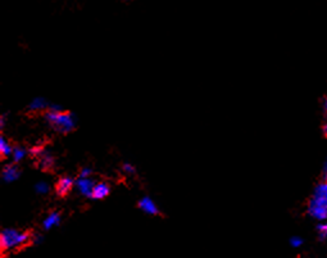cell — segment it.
<instances>
[{"label": "cell", "instance_id": "cell-1", "mask_svg": "<svg viewBox=\"0 0 327 258\" xmlns=\"http://www.w3.org/2000/svg\"><path fill=\"white\" fill-rule=\"evenodd\" d=\"M44 120L52 126L59 134H69L77 126V117L76 115L68 111H61V112H54L49 111L44 112Z\"/></svg>", "mask_w": 327, "mask_h": 258}, {"label": "cell", "instance_id": "cell-2", "mask_svg": "<svg viewBox=\"0 0 327 258\" xmlns=\"http://www.w3.org/2000/svg\"><path fill=\"white\" fill-rule=\"evenodd\" d=\"M32 243V235L28 231H19L17 229H4L0 235V248L1 252L17 251L22 247Z\"/></svg>", "mask_w": 327, "mask_h": 258}, {"label": "cell", "instance_id": "cell-3", "mask_svg": "<svg viewBox=\"0 0 327 258\" xmlns=\"http://www.w3.org/2000/svg\"><path fill=\"white\" fill-rule=\"evenodd\" d=\"M308 213L316 220H327V181L318 184L308 204Z\"/></svg>", "mask_w": 327, "mask_h": 258}, {"label": "cell", "instance_id": "cell-4", "mask_svg": "<svg viewBox=\"0 0 327 258\" xmlns=\"http://www.w3.org/2000/svg\"><path fill=\"white\" fill-rule=\"evenodd\" d=\"M73 187H76V180L71 176H62V178H59L58 181L56 183V193L57 195L61 196V198H65L67 196L68 194L71 193V190L73 189Z\"/></svg>", "mask_w": 327, "mask_h": 258}, {"label": "cell", "instance_id": "cell-5", "mask_svg": "<svg viewBox=\"0 0 327 258\" xmlns=\"http://www.w3.org/2000/svg\"><path fill=\"white\" fill-rule=\"evenodd\" d=\"M137 207H139L144 213H146V215H151V216L161 215V211L158 208V205L155 204L154 200H153L149 195L142 196L141 199H139Z\"/></svg>", "mask_w": 327, "mask_h": 258}, {"label": "cell", "instance_id": "cell-6", "mask_svg": "<svg viewBox=\"0 0 327 258\" xmlns=\"http://www.w3.org/2000/svg\"><path fill=\"white\" fill-rule=\"evenodd\" d=\"M95 181L93 179H76V189L85 198H93V189Z\"/></svg>", "mask_w": 327, "mask_h": 258}, {"label": "cell", "instance_id": "cell-7", "mask_svg": "<svg viewBox=\"0 0 327 258\" xmlns=\"http://www.w3.org/2000/svg\"><path fill=\"white\" fill-rule=\"evenodd\" d=\"M21 176V170L18 168L17 163H6L1 170V179L5 183H13Z\"/></svg>", "mask_w": 327, "mask_h": 258}, {"label": "cell", "instance_id": "cell-8", "mask_svg": "<svg viewBox=\"0 0 327 258\" xmlns=\"http://www.w3.org/2000/svg\"><path fill=\"white\" fill-rule=\"evenodd\" d=\"M37 161H39V167L44 170V171H50V170L54 168V165H56V158L47 149H44V152L37 157Z\"/></svg>", "mask_w": 327, "mask_h": 258}, {"label": "cell", "instance_id": "cell-9", "mask_svg": "<svg viewBox=\"0 0 327 258\" xmlns=\"http://www.w3.org/2000/svg\"><path fill=\"white\" fill-rule=\"evenodd\" d=\"M111 193V187H109L108 183H105V181H99V183H95L93 189V198L91 199H96V200H102V199H105L107 196L109 195Z\"/></svg>", "mask_w": 327, "mask_h": 258}, {"label": "cell", "instance_id": "cell-10", "mask_svg": "<svg viewBox=\"0 0 327 258\" xmlns=\"http://www.w3.org/2000/svg\"><path fill=\"white\" fill-rule=\"evenodd\" d=\"M50 104L52 103L48 102L45 98L43 97H37V98H34V99L31 100V103L27 106V111L28 112H47L48 109H49Z\"/></svg>", "mask_w": 327, "mask_h": 258}, {"label": "cell", "instance_id": "cell-11", "mask_svg": "<svg viewBox=\"0 0 327 258\" xmlns=\"http://www.w3.org/2000/svg\"><path fill=\"white\" fill-rule=\"evenodd\" d=\"M61 220H62L61 212H58V211L52 212V213H49L47 217L44 218L43 229L44 230H50V229H53V227L59 226V224H61Z\"/></svg>", "mask_w": 327, "mask_h": 258}, {"label": "cell", "instance_id": "cell-12", "mask_svg": "<svg viewBox=\"0 0 327 258\" xmlns=\"http://www.w3.org/2000/svg\"><path fill=\"white\" fill-rule=\"evenodd\" d=\"M13 148H14V146L10 145L5 137L0 136V157H1V159H5V158H8V157H12Z\"/></svg>", "mask_w": 327, "mask_h": 258}, {"label": "cell", "instance_id": "cell-13", "mask_svg": "<svg viewBox=\"0 0 327 258\" xmlns=\"http://www.w3.org/2000/svg\"><path fill=\"white\" fill-rule=\"evenodd\" d=\"M28 154V150L26 149V148H23V146H14L13 148V153H12V158H13V162L14 163H18V162H21L22 159L25 158L26 156Z\"/></svg>", "mask_w": 327, "mask_h": 258}, {"label": "cell", "instance_id": "cell-14", "mask_svg": "<svg viewBox=\"0 0 327 258\" xmlns=\"http://www.w3.org/2000/svg\"><path fill=\"white\" fill-rule=\"evenodd\" d=\"M34 189L37 194L45 195V194H48L50 192V185L47 181H39V183L35 184Z\"/></svg>", "mask_w": 327, "mask_h": 258}, {"label": "cell", "instance_id": "cell-15", "mask_svg": "<svg viewBox=\"0 0 327 258\" xmlns=\"http://www.w3.org/2000/svg\"><path fill=\"white\" fill-rule=\"evenodd\" d=\"M122 171L127 175H135L136 174V168L135 166L129 163V162H125L124 165H122Z\"/></svg>", "mask_w": 327, "mask_h": 258}, {"label": "cell", "instance_id": "cell-16", "mask_svg": "<svg viewBox=\"0 0 327 258\" xmlns=\"http://www.w3.org/2000/svg\"><path fill=\"white\" fill-rule=\"evenodd\" d=\"M318 235H320V239L325 240L327 239V224H320L317 226Z\"/></svg>", "mask_w": 327, "mask_h": 258}, {"label": "cell", "instance_id": "cell-17", "mask_svg": "<svg viewBox=\"0 0 327 258\" xmlns=\"http://www.w3.org/2000/svg\"><path fill=\"white\" fill-rule=\"evenodd\" d=\"M93 174V170L90 167H82L78 172V178L77 179H89L90 175Z\"/></svg>", "mask_w": 327, "mask_h": 258}, {"label": "cell", "instance_id": "cell-18", "mask_svg": "<svg viewBox=\"0 0 327 258\" xmlns=\"http://www.w3.org/2000/svg\"><path fill=\"white\" fill-rule=\"evenodd\" d=\"M290 244L291 247H294V248H299V247L303 244V239L299 237H293L290 239Z\"/></svg>", "mask_w": 327, "mask_h": 258}, {"label": "cell", "instance_id": "cell-19", "mask_svg": "<svg viewBox=\"0 0 327 258\" xmlns=\"http://www.w3.org/2000/svg\"><path fill=\"white\" fill-rule=\"evenodd\" d=\"M6 117H8V113H3V115L0 116V129H1V130H3V129L5 128Z\"/></svg>", "mask_w": 327, "mask_h": 258}, {"label": "cell", "instance_id": "cell-20", "mask_svg": "<svg viewBox=\"0 0 327 258\" xmlns=\"http://www.w3.org/2000/svg\"><path fill=\"white\" fill-rule=\"evenodd\" d=\"M324 181H327V161L324 167Z\"/></svg>", "mask_w": 327, "mask_h": 258}, {"label": "cell", "instance_id": "cell-21", "mask_svg": "<svg viewBox=\"0 0 327 258\" xmlns=\"http://www.w3.org/2000/svg\"><path fill=\"white\" fill-rule=\"evenodd\" d=\"M322 130H324V135L327 137V120H326V122L324 124V128H322Z\"/></svg>", "mask_w": 327, "mask_h": 258}, {"label": "cell", "instance_id": "cell-22", "mask_svg": "<svg viewBox=\"0 0 327 258\" xmlns=\"http://www.w3.org/2000/svg\"><path fill=\"white\" fill-rule=\"evenodd\" d=\"M324 107H325V111L327 112V97L325 98V102H324Z\"/></svg>", "mask_w": 327, "mask_h": 258}]
</instances>
